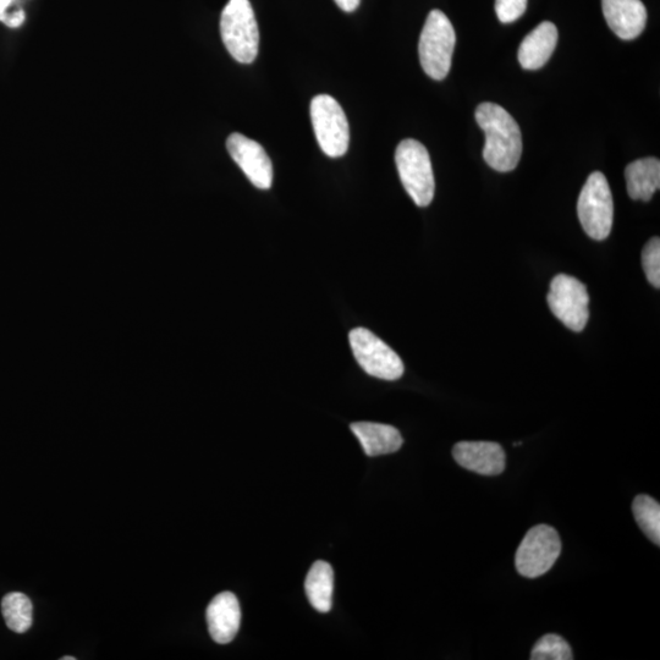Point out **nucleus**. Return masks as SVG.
<instances>
[{"instance_id": "obj_21", "label": "nucleus", "mask_w": 660, "mask_h": 660, "mask_svg": "<svg viewBox=\"0 0 660 660\" xmlns=\"http://www.w3.org/2000/svg\"><path fill=\"white\" fill-rule=\"evenodd\" d=\"M642 266L648 282L654 288H660V240L653 238L647 242L642 251Z\"/></svg>"}, {"instance_id": "obj_17", "label": "nucleus", "mask_w": 660, "mask_h": 660, "mask_svg": "<svg viewBox=\"0 0 660 660\" xmlns=\"http://www.w3.org/2000/svg\"><path fill=\"white\" fill-rule=\"evenodd\" d=\"M334 588V571L327 561L318 560L308 571L305 590L308 602L321 613H328L332 609Z\"/></svg>"}, {"instance_id": "obj_4", "label": "nucleus", "mask_w": 660, "mask_h": 660, "mask_svg": "<svg viewBox=\"0 0 660 660\" xmlns=\"http://www.w3.org/2000/svg\"><path fill=\"white\" fill-rule=\"evenodd\" d=\"M395 163L401 183L416 205H431L436 183L427 148L416 140L401 141L396 148Z\"/></svg>"}, {"instance_id": "obj_22", "label": "nucleus", "mask_w": 660, "mask_h": 660, "mask_svg": "<svg viewBox=\"0 0 660 660\" xmlns=\"http://www.w3.org/2000/svg\"><path fill=\"white\" fill-rule=\"evenodd\" d=\"M26 20L22 0H0V22L10 29H18Z\"/></svg>"}, {"instance_id": "obj_23", "label": "nucleus", "mask_w": 660, "mask_h": 660, "mask_svg": "<svg viewBox=\"0 0 660 660\" xmlns=\"http://www.w3.org/2000/svg\"><path fill=\"white\" fill-rule=\"evenodd\" d=\"M527 0H495V13L503 24H511L525 14Z\"/></svg>"}, {"instance_id": "obj_18", "label": "nucleus", "mask_w": 660, "mask_h": 660, "mask_svg": "<svg viewBox=\"0 0 660 660\" xmlns=\"http://www.w3.org/2000/svg\"><path fill=\"white\" fill-rule=\"evenodd\" d=\"M2 613L5 623L16 634H25L32 626V603L24 593H9L3 598Z\"/></svg>"}, {"instance_id": "obj_14", "label": "nucleus", "mask_w": 660, "mask_h": 660, "mask_svg": "<svg viewBox=\"0 0 660 660\" xmlns=\"http://www.w3.org/2000/svg\"><path fill=\"white\" fill-rule=\"evenodd\" d=\"M558 29L553 22L544 21L528 33L522 41L517 59L526 70H538L546 65L558 44Z\"/></svg>"}, {"instance_id": "obj_15", "label": "nucleus", "mask_w": 660, "mask_h": 660, "mask_svg": "<svg viewBox=\"0 0 660 660\" xmlns=\"http://www.w3.org/2000/svg\"><path fill=\"white\" fill-rule=\"evenodd\" d=\"M350 428L368 456L392 454L403 447L404 439L393 426L374 422H356L352 423Z\"/></svg>"}, {"instance_id": "obj_9", "label": "nucleus", "mask_w": 660, "mask_h": 660, "mask_svg": "<svg viewBox=\"0 0 660 660\" xmlns=\"http://www.w3.org/2000/svg\"><path fill=\"white\" fill-rule=\"evenodd\" d=\"M560 552V537L553 527L547 525L532 527L517 548L516 570L521 576L536 579L553 568Z\"/></svg>"}, {"instance_id": "obj_3", "label": "nucleus", "mask_w": 660, "mask_h": 660, "mask_svg": "<svg viewBox=\"0 0 660 660\" xmlns=\"http://www.w3.org/2000/svg\"><path fill=\"white\" fill-rule=\"evenodd\" d=\"M455 43V30L448 16L432 10L421 32L418 54L423 70L433 80H444L449 74Z\"/></svg>"}, {"instance_id": "obj_5", "label": "nucleus", "mask_w": 660, "mask_h": 660, "mask_svg": "<svg viewBox=\"0 0 660 660\" xmlns=\"http://www.w3.org/2000/svg\"><path fill=\"white\" fill-rule=\"evenodd\" d=\"M577 214L585 233L591 239L602 241L608 238L613 228L614 201L607 178L594 172L582 187Z\"/></svg>"}, {"instance_id": "obj_24", "label": "nucleus", "mask_w": 660, "mask_h": 660, "mask_svg": "<svg viewBox=\"0 0 660 660\" xmlns=\"http://www.w3.org/2000/svg\"><path fill=\"white\" fill-rule=\"evenodd\" d=\"M334 2L337 3L341 10L346 11V13H352V11L359 8L361 0H334Z\"/></svg>"}, {"instance_id": "obj_11", "label": "nucleus", "mask_w": 660, "mask_h": 660, "mask_svg": "<svg viewBox=\"0 0 660 660\" xmlns=\"http://www.w3.org/2000/svg\"><path fill=\"white\" fill-rule=\"evenodd\" d=\"M453 456L461 467L483 476H498L505 470V451L498 443L460 442Z\"/></svg>"}, {"instance_id": "obj_12", "label": "nucleus", "mask_w": 660, "mask_h": 660, "mask_svg": "<svg viewBox=\"0 0 660 660\" xmlns=\"http://www.w3.org/2000/svg\"><path fill=\"white\" fill-rule=\"evenodd\" d=\"M605 21L621 40H635L645 30L647 9L641 0H602Z\"/></svg>"}, {"instance_id": "obj_7", "label": "nucleus", "mask_w": 660, "mask_h": 660, "mask_svg": "<svg viewBox=\"0 0 660 660\" xmlns=\"http://www.w3.org/2000/svg\"><path fill=\"white\" fill-rule=\"evenodd\" d=\"M352 352L362 370L383 381L403 377L404 363L396 352L365 328L352 329L349 334Z\"/></svg>"}, {"instance_id": "obj_6", "label": "nucleus", "mask_w": 660, "mask_h": 660, "mask_svg": "<svg viewBox=\"0 0 660 660\" xmlns=\"http://www.w3.org/2000/svg\"><path fill=\"white\" fill-rule=\"evenodd\" d=\"M311 120L319 147L327 156L338 158L348 152L350 129L344 109L328 95H319L311 102Z\"/></svg>"}, {"instance_id": "obj_1", "label": "nucleus", "mask_w": 660, "mask_h": 660, "mask_svg": "<svg viewBox=\"0 0 660 660\" xmlns=\"http://www.w3.org/2000/svg\"><path fill=\"white\" fill-rule=\"evenodd\" d=\"M476 120L486 135L484 161L500 173L514 170L522 154L521 130L516 120L503 107L491 102L477 107Z\"/></svg>"}, {"instance_id": "obj_19", "label": "nucleus", "mask_w": 660, "mask_h": 660, "mask_svg": "<svg viewBox=\"0 0 660 660\" xmlns=\"http://www.w3.org/2000/svg\"><path fill=\"white\" fill-rule=\"evenodd\" d=\"M635 520L654 544H660V505L649 495H638L632 504Z\"/></svg>"}, {"instance_id": "obj_13", "label": "nucleus", "mask_w": 660, "mask_h": 660, "mask_svg": "<svg viewBox=\"0 0 660 660\" xmlns=\"http://www.w3.org/2000/svg\"><path fill=\"white\" fill-rule=\"evenodd\" d=\"M209 635L219 645H228L238 635L241 609L234 593L223 592L212 599L207 608Z\"/></svg>"}, {"instance_id": "obj_2", "label": "nucleus", "mask_w": 660, "mask_h": 660, "mask_svg": "<svg viewBox=\"0 0 660 660\" xmlns=\"http://www.w3.org/2000/svg\"><path fill=\"white\" fill-rule=\"evenodd\" d=\"M220 35L236 62H255L260 47V31L249 0H229L220 18Z\"/></svg>"}, {"instance_id": "obj_20", "label": "nucleus", "mask_w": 660, "mask_h": 660, "mask_svg": "<svg viewBox=\"0 0 660 660\" xmlns=\"http://www.w3.org/2000/svg\"><path fill=\"white\" fill-rule=\"evenodd\" d=\"M532 660H571V647L563 637L558 635H546L539 640L531 653Z\"/></svg>"}, {"instance_id": "obj_8", "label": "nucleus", "mask_w": 660, "mask_h": 660, "mask_svg": "<svg viewBox=\"0 0 660 660\" xmlns=\"http://www.w3.org/2000/svg\"><path fill=\"white\" fill-rule=\"evenodd\" d=\"M553 315L572 332L580 333L587 326L590 296L585 284L568 274H558L550 283L547 296Z\"/></svg>"}, {"instance_id": "obj_25", "label": "nucleus", "mask_w": 660, "mask_h": 660, "mask_svg": "<svg viewBox=\"0 0 660 660\" xmlns=\"http://www.w3.org/2000/svg\"><path fill=\"white\" fill-rule=\"evenodd\" d=\"M75 657H63L62 660H75Z\"/></svg>"}, {"instance_id": "obj_16", "label": "nucleus", "mask_w": 660, "mask_h": 660, "mask_svg": "<svg viewBox=\"0 0 660 660\" xmlns=\"http://www.w3.org/2000/svg\"><path fill=\"white\" fill-rule=\"evenodd\" d=\"M627 192L632 200L649 201L660 187L658 158H642L625 169Z\"/></svg>"}, {"instance_id": "obj_10", "label": "nucleus", "mask_w": 660, "mask_h": 660, "mask_svg": "<svg viewBox=\"0 0 660 660\" xmlns=\"http://www.w3.org/2000/svg\"><path fill=\"white\" fill-rule=\"evenodd\" d=\"M230 157L239 165L257 189L268 190L273 184V165L260 143L244 135L231 134L227 140Z\"/></svg>"}]
</instances>
